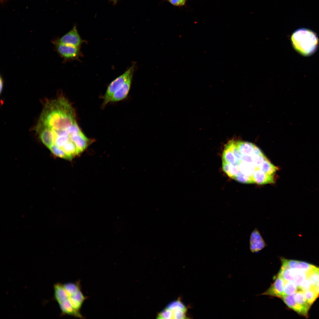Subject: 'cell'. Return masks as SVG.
<instances>
[{
    "instance_id": "277c9868",
    "label": "cell",
    "mask_w": 319,
    "mask_h": 319,
    "mask_svg": "<svg viewBox=\"0 0 319 319\" xmlns=\"http://www.w3.org/2000/svg\"><path fill=\"white\" fill-rule=\"evenodd\" d=\"M64 285L68 294L66 300L76 311L80 312L82 305L87 297L84 296L81 291L80 281L66 283Z\"/></svg>"
},
{
    "instance_id": "ac0fdd59",
    "label": "cell",
    "mask_w": 319,
    "mask_h": 319,
    "mask_svg": "<svg viewBox=\"0 0 319 319\" xmlns=\"http://www.w3.org/2000/svg\"><path fill=\"white\" fill-rule=\"evenodd\" d=\"M166 308L170 310L180 309L185 312L187 310L186 307L180 300H176L170 303Z\"/></svg>"
},
{
    "instance_id": "d4e9b609",
    "label": "cell",
    "mask_w": 319,
    "mask_h": 319,
    "mask_svg": "<svg viewBox=\"0 0 319 319\" xmlns=\"http://www.w3.org/2000/svg\"><path fill=\"white\" fill-rule=\"evenodd\" d=\"M110 1L112 2L113 4H115L119 0H110Z\"/></svg>"
},
{
    "instance_id": "5b68a950",
    "label": "cell",
    "mask_w": 319,
    "mask_h": 319,
    "mask_svg": "<svg viewBox=\"0 0 319 319\" xmlns=\"http://www.w3.org/2000/svg\"><path fill=\"white\" fill-rule=\"evenodd\" d=\"M134 70L132 66L123 74L113 80L109 85L104 96L103 106L110 102L113 94L119 89L130 78L132 77Z\"/></svg>"
},
{
    "instance_id": "7402d4cb",
    "label": "cell",
    "mask_w": 319,
    "mask_h": 319,
    "mask_svg": "<svg viewBox=\"0 0 319 319\" xmlns=\"http://www.w3.org/2000/svg\"><path fill=\"white\" fill-rule=\"evenodd\" d=\"M312 286L309 280L307 278L305 279L298 288L301 291L305 292L312 289Z\"/></svg>"
},
{
    "instance_id": "44dd1931",
    "label": "cell",
    "mask_w": 319,
    "mask_h": 319,
    "mask_svg": "<svg viewBox=\"0 0 319 319\" xmlns=\"http://www.w3.org/2000/svg\"><path fill=\"white\" fill-rule=\"evenodd\" d=\"M171 311L172 312L173 319H184L186 318L185 312L183 310L180 309H175Z\"/></svg>"
},
{
    "instance_id": "8992f818",
    "label": "cell",
    "mask_w": 319,
    "mask_h": 319,
    "mask_svg": "<svg viewBox=\"0 0 319 319\" xmlns=\"http://www.w3.org/2000/svg\"><path fill=\"white\" fill-rule=\"evenodd\" d=\"M278 274L284 280L291 282L298 288L306 278V273L300 269L281 266Z\"/></svg>"
},
{
    "instance_id": "4fadbf2b",
    "label": "cell",
    "mask_w": 319,
    "mask_h": 319,
    "mask_svg": "<svg viewBox=\"0 0 319 319\" xmlns=\"http://www.w3.org/2000/svg\"><path fill=\"white\" fill-rule=\"evenodd\" d=\"M71 141L81 153L87 147L89 140L81 131L70 136Z\"/></svg>"
},
{
    "instance_id": "cb8c5ba5",
    "label": "cell",
    "mask_w": 319,
    "mask_h": 319,
    "mask_svg": "<svg viewBox=\"0 0 319 319\" xmlns=\"http://www.w3.org/2000/svg\"><path fill=\"white\" fill-rule=\"evenodd\" d=\"M3 81L2 78L1 77L0 80V93H1L3 90Z\"/></svg>"
},
{
    "instance_id": "603a6c76",
    "label": "cell",
    "mask_w": 319,
    "mask_h": 319,
    "mask_svg": "<svg viewBox=\"0 0 319 319\" xmlns=\"http://www.w3.org/2000/svg\"><path fill=\"white\" fill-rule=\"evenodd\" d=\"M172 5L176 6H182L184 5L186 0H167Z\"/></svg>"
},
{
    "instance_id": "9c48e42d",
    "label": "cell",
    "mask_w": 319,
    "mask_h": 319,
    "mask_svg": "<svg viewBox=\"0 0 319 319\" xmlns=\"http://www.w3.org/2000/svg\"><path fill=\"white\" fill-rule=\"evenodd\" d=\"M267 246L259 230L255 229L251 233L249 240V248L253 253H257Z\"/></svg>"
},
{
    "instance_id": "484cf974",
    "label": "cell",
    "mask_w": 319,
    "mask_h": 319,
    "mask_svg": "<svg viewBox=\"0 0 319 319\" xmlns=\"http://www.w3.org/2000/svg\"></svg>"
},
{
    "instance_id": "ba28073f",
    "label": "cell",
    "mask_w": 319,
    "mask_h": 319,
    "mask_svg": "<svg viewBox=\"0 0 319 319\" xmlns=\"http://www.w3.org/2000/svg\"><path fill=\"white\" fill-rule=\"evenodd\" d=\"M77 30L76 25L56 42L75 47H80L84 42Z\"/></svg>"
},
{
    "instance_id": "5bb4252c",
    "label": "cell",
    "mask_w": 319,
    "mask_h": 319,
    "mask_svg": "<svg viewBox=\"0 0 319 319\" xmlns=\"http://www.w3.org/2000/svg\"><path fill=\"white\" fill-rule=\"evenodd\" d=\"M294 297L296 303L308 311L311 305L307 301L304 292L301 290L297 291L294 293Z\"/></svg>"
},
{
    "instance_id": "9a60e30c",
    "label": "cell",
    "mask_w": 319,
    "mask_h": 319,
    "mask_svg": "<svg viewBox=\"0 0 319 319\" xmlns=\"http://www.w3.org/2000/svg\"><path fill=\"white\" fill-rule=\"evenodd\" d=\"M307 277L312 285L315 287L319 283V268L314 266L309 271L306 273Z\"/></svg>"
},
{
    "instance_id": "2e32d148",
    "label": "cell",
    "mask_w": 319,
    "mask_h": 319,
    "mask_svg": "<svg viewBox=\"0 0 319 319\" xmlns=\"http://www.w3.org/2000/svg\"><path fill=\"white\" fill-rule=\"evenodd\" d=\"M284 281V296L292 294L297 291L298 288L294 283L291 282Z\"/></svg>"
},
{
    "instance_id": "d6986e66",
    "label": "cell",
    "mask_w": 319,
    "mask_h": 319,
    "mask_svg": "<svg viewBox=\"0 0 319 319\" xmlns=\"http://www.w3.org/2000/svg\"><path fill=\"white\" fill-rule=\"evenodd\" d=\"M49 149L55 155L62 158L69 160L68 157L65 152L56 145H53Z\"/></svg>"
},
{
    "instance_id": "30bf717a",
    "label": "cell",
    "mask_w": 319,
    "mask_h": 319,
    "mask_svg": "<svg viewBox=\"0 0 319 319\" xmlns=\"http://www.w3.org/2000/svg\"><path fill=\"white\" fill-rule=\"evenodd\" d=\"M285 281L278 275L274 282L262 295H270L282 298L284 296V288Z\"/></svg>"
},
{
    "instance_id": "7c38bea8",
    "label": "cell",
    "mask_w": 319,
    "mask_h": 319,
    "mask_svg": "<svg viewBox=\"0 0 319 319\" xmlns=\"http://www.w3.org/2000/svg\"><path fill=\"white\" fill-rule=\"evenodd\" d=\"M294 293L291 295L285 296L281 299L284 303L291 309L298 314L305 317H307L308 311L298 304L294 299Z\"/></svg>"
},
{
    "instance_id": "52a82bcc",
    "label": "cell",
    "mask_w": 319,
    "mask_h": 319,
    "mask_svg": "<svg viewBox=\"0 0 319 319\" xmlns=\"http://www.w3.org/2000/svg\"><path fill=\"white\" fill-rule=\"evenodd\" d=\"M56 49L59 54L65 59L76 60L79 59L81 54L80 47L55 42Z\"/></svg>"
},
{
    "instance_id": "ffe728a7",
    "label": "cell",
    "mask_w": 319,
    "mask_h": 319,
    "mask_svg": "<svg viewBox=\"0 0 319 319\" xmlns=\"http://www.w3.org/2000/svg\"><path fill=\"white\" fill-rule=\"evenodd\" d=\"M157 318L159 319H172V313L171 311L166 308L159 313L157 315Z\"/></svg>"
},
{
    "instance_id": "6da1fadb",
    "label": "cell",
    "mask_w": 319,
    "mask_h": 319,
    "mask_svg": "<svg viewBox=\"0 0 319 319\" xmlns=\"http://www.w3.org/2000/svg\"><path fill=\"white\" fill-rule=\"evenodd\" d=\"M272 164L263 154L254 160H247L225 147L222 155V168L230 178L244 183H256L264 173L270 174Z\"/></svg>"
},
{
    "instance_id": "8fae6325",
    "label": "cell",
    "mask_w": 319,
    "mask_h": 319,
    "mask_svg": "<svg viewBox=\"0 0 319 319\" xmlns=\"http://www.w3.org/2000/svg\"><path fill=\"white\" fill-rule=\"evenodd\" d=\"M132 77L130 78L113 95L110 102L119 101L125 98L129 92Z\"/></svg>"
},
{
    "instance_id": "e0dca14e",
    "label": "cell",
    "mask_w": 319,
    "mask_h": 319,
    "mask_svg": "<svg viewBox=\"0 0 319 319\" xmlns=\"http://www.w3.org/2000/svg\"><path fill=\"white\" fill-rule=\"evenodd\" d=\"M307 301L311 305L318 297L319 294L312 289L304 292Z\"/></svg>"
},
{
    "instance_id": "7a4b0ae2",
    "label": "cell",
    "mask_w": 319,
    "mask_h": 319,
    "mask_svg": "<svg viewBox=\"0 0 319 319\" xmlns=\"http://www.w3.org/2000/svg\"><path fill=\"white\" fill-rule=\"evenodd\" d=\"M75 116L69 101L61 97L45 103L38 124L50 130L64 129L77 123Z\"/></svg>"
},
{
    "instance_id": "3957f363",
    "label": "cell",
    "mask_w": 319,
    "mask_h": 319,
    "mask_svg": "<svg viewBox=\"0 0 319 319\" xmlns=\"http://www.w3.org/2000/svg\"><path fill=\"white\" fill-rule=\"evenodd\" d=\"M294 49L300 54L309 56L316 50L318 39L316 33L306 28H300L294 31L291 37Z\"/></svg>"
}]
</instances>
